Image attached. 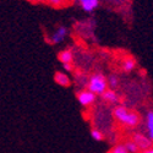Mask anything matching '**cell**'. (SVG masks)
<instances>
[{
  "label": "cell",
  "mask_w": 153,
  "mask_h": 153,
  "mask_svg": "<svg viewBox=\"0 0 153 153\" xmlns=\"http://www.w3.org/2000/svg\"><path fill=\"white\" fill-rule=\"evenodd\" d=\"M113 117L118 123H120L126 129H135L141 123L138 113L129 110L124 105H117L113 110Z\"/></svg>",
  "instance_id": "obj_1"
},
{
  "label": "cell",
  "mask_w": 153,
  "mask_h": 153,
  "mask_svg": "<svg viewBox=\"0 0 153 153\" xmlns=\"http://www.w3.org/2000/svg\"><path fill=\"white\" fill-rule=\"evenodd\" d=\"M87 90H90L97 96H102L108 90V80L104 75L94 74L92 75L87 82Z\"/></svg>",
  "instance_id": "obj_2"
},
{
  "label": "cell",
  "mask_w": 153,
  "mask_h": 153,
  "mask_svg": "<svg viewBox=\"0 0 153 153\" xmlns=\"http://www.w3.org/2000/svg\"><path fill=\"white\" fill-rule=\"evenodd\" d=\"M131 138H132V141L137 145L138 149H140V153L148 149L153 142L151 141V138L145 134V132H141V131H137V132H134L131 135Z\"/></svg>",
  "instance_id": "obj_3"
},
{
  "label": "cell",
  "mask_w": 153,
  "mask_h": 153,
  "mask_svg": "<svg viewBox=\"0 0 153 153\" xmlns=\"http://www.w3.org/2000/svg\"><path fill=\"white\" fill-rule=\"evenodd\" d=\"M97 94L91 92L90 90H82L77 93V100L82 107H91L96 102Z\"/></svg>",
  "instance_id": "obj_4"
},
{
  "label": "cell",
  "mask_w": 153,
  "mask_h": 153,
  "mask_svg": "<svg viewBox=\"0 0 153 153\" xmlns=\"http://www.w3.org/2000/svg\"><path fill=\"white\" fill-rule=\"evenodd\" d=\"M145 134L153 142V109H148L145 115Z\"/></svg>",
  "instance_id": "obj_5"
},
{
  "label": "cell",
  "mask_w": 153,
  "mask_h": 153,
  "mask_svg": "<svg viewBox=\"0 0 153 153\" xmlns=\"http://www.w3.org/2000/svg\"><path fill=\"white\" fill-rule=\"evenodd\" d=\"M66 36H68V28L64 27V26H60L54 31V33L52 36H50V43L59 44L65 39Z\"/></svg>",
  "instance_id": "obj_6"
},
{
  "label": "cell",
  "mask_w": 153,
  "mask_h": 153,
  "mask_svg": "<svg viewBox=\"0 0 153 153\" xmlns=\"http://www.w3.org/2000/svg\"><path fill=\"white\" fill-rule=\"evenodd\" d=\"M54 81L56 85L61 87H69L71 85V80L69 79V75L62 71H56L54 74Z\"/></svg>",
  "instance_id": "obj_7"
},
{
  "label": "cell",
  "mask_w": 153,
  "mask_h": 153,
  "mask_svg": "<svg viewBox=\"0 0 153 153\" xmlns=\"http://www.w3.org/2000/svg\"><path fill=\"white\" fill-rule=\"evenodd\" d=\"M102 98H103V100L105 102V103L108 104H118L119 103V94L115 92V90H107L103 94H102Z\"/></svg>",
  "instance_id": "obj_8"
},
{
  "label": "cell",
  "mask_w": 153,
  "mask_h": 153,
  "mask_svg": "<svg viewBox=\"0 0 153 153\" xmlns=\"http://www.w3.org/2000/svg\"><path fill=\"white\" fill-rule=\"evenodd\" d=\"M79 1H80L81 7L83 9V11H86V12H93L99 5L98 0H79Z\"/></svg>",
  "instance_id": "obj_9"
},
{
  "label": "cell",
  "mask_w": 153,
  "mask_h": 153,
  "mask_svg": "<svg viewBox=\"0 0 153 153\" xmlns=\"http://www.w3.org/2000/svg\"><path fill=\"white\" fill-rule=\"evenodd\" d=\"M58 59L61 64H70V62H72L74 54H72V52L70 49H64V50H61V52H59Z\"/></svg>",
  "instance_id": "obj_10"
},
{
  "label": "cell",
  "mask_w": 153,
  "mask_h": 153,
  "mask_svg": "<svg viewBox=\"0 0 153 153\" xmlns=\"http://www.w3.org/2000/svg\"><path fill=\"white\" fill-rule=\"evenodd\" d=\"M121 66H123V70L125 72H131L136 68V60L134 58H125Z\"/></svg>",
  "instance_id": "obj_11"
},
{
  "label": "cell",
  "mask_w": 153,
  "mask_h": 153,
  "mask_svg": "<svg viewBox=\"0 0 153 153\" xmlns=\"http://www.w3.org/2000/svg\"><path fill=\"white\" fill-rule=\"evenodd\" d=\"M126 149L129 151V153H140V149L137 147V145L132 141V138H129V140H126V141L124 142Z\"/></svg>",
  "instance_id": "obj_12"
},
{
  "label": "cell",
  "mask_w": 153,
  "mask_h": 153,
  "mask_svg": "<svg viewBox=\"0 0 153 153\" xmlns=\"http://www.w3.org/2000/svg\"><path fill=\"white\" fill-rule=\"evenodd\" d=\"M107 153H129V151L126 149L124 143H118V145L114 146L110 151H108Z\"/></svg>",
  "instance_id": "obj_13"
},
{
  "label": "cell",
  "mask_w": 153,
  "mask_h": 153,
  "mask_svg": "<svg viewBox=\"0 0 153 153\" xmlns=\"http://www.w3.org/2000/svg\"><path fill=\"white\" fill-rule=\"evenodd\" d=\"M91 137L94 141H103L104 140V134L99 129H92L91 130Z\"/></svg>",
  "instance_id": "obj_14"
},
{
  "label": "cell",
  "mask_w": 153,
  "mask_h": 153,
  "mask_svg": "<svg viewBox=\"0 0 153 153\" xmlns=\"http://www.w3.org/2000/svg\"><path fill=\"white\" fill-rule=\"evenodd\" d=\"M107 80H108V86L111 88V90H114V88H117L119 86V79L115 75H110Z\"/></svg>",
  "instance_id": "obj_15"
},
{
  "label": "cell",
  "mask_w": 153,
  "mask_h": 153,
  "mask_svg": "<svg viewBox=\"0 0 153 153\" xmlns=\"http://www.w3.org/2000/svg\"><path fill=\"white\" fill-rule=\"evenodd\" d=\"M45 1L54 7H61L68 4V0H45Z\"/></svg>",
  "instance_id": "obj_16"
},
{
  "label": "cell",
  "mask_w": 153,
  "mask_h": 153,
  "mask_svg": "<svg viewBox=\"0 0 153 153\" xmlns=\"http://www.w3.org/2000/svg\"><path fill=\"white\" fill-rule=\"evenodd\" d=\"M62 68H64V70H65V71H72V62H70V64H62Z\"/></svg>",
  "instance_id": "obj_17"
},
{
  "label": "cell",
  "mask_w": 153,
  "mask_h": 153,
  "mask_svg": "<svg viewBox=\"0 0 153 153\" xmlns=\"http://www.w3.org/2000/svg\"><path fill=\"white\" fill-rule=\"evenodd\" d=\"M141 153H153V145H152L148 149H146V151H143V152H141Z\"/></svg>",
  "instance_id": "obj_18"
}]
</instances>
